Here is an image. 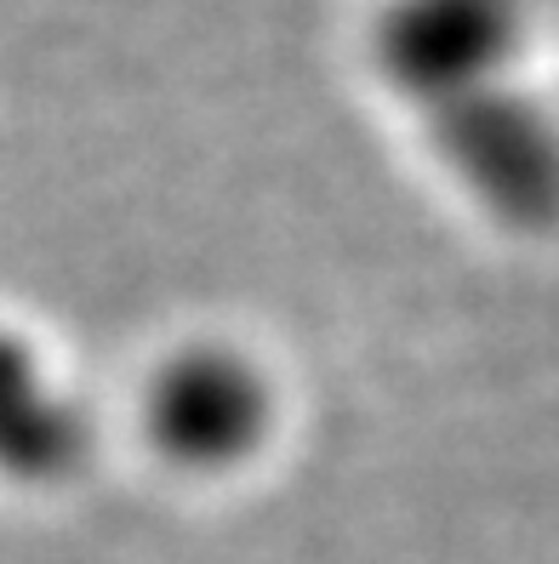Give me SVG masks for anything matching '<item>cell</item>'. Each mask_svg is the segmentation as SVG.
Wrapping results in <instances>:
<instances>
[{"label":"cell","instance_id":"cell-2","mask_svg":"<svg viewBox=\"0 0 559 564\" xmlns=\"http://www.w3.org/2000/svg\"><path fill=\"white\" fill-rule=\"evenodd\" d=\"M80 456V422L18 337H0V474L57 479Z\"/></svg>","mask_w":559,"mask_h":564},{"label":"cell","instance_id":"cell-1","mask_svg":"<svg viewBox=\"0 0 559 564\" xmlns=\"http://www.w3.org/2000/svg\"><path fill=\"white\" fill-rule=\"evenodd\" d=\"M275 422V393L235 348H183L154 371L143 393V434L154 451L194 474L246 462Z\"/></svg>","mask_w":559,"mask_h":564}]
</instances>
